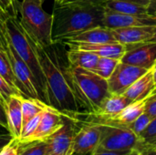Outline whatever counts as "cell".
Instances as JSON below:
<instances>
[{"instance_id":"6da1fadb","label":"cell","mask_w":156,"mask_h":155,"mask_svg":"<svg viewBox=\"0 0 156 155\" xmlns=\"http://www.w3.org/2000/svg\"><path fill=\"white\" fill-rule=\"evenodd\" d=\"M34 44L46 78L48 105L69 117L80 113V106L73 90L69 64L68 60L67 63L63 60L58 48L59 43H54L47 48L39 46L35 41Z\"/></svg>"},{"instance_id":"7a4b0ae2","label":"cell","mask_w":156,"mask_h":155,"mask_svg":"<svg viewBox=\"0 0 156 155\" xmlns=\"http://www.w3.org/2000/svg\"><path fill=\"white\" fill-rule=\"evenodd\" d=\"M105 7L85 3H55L52 16L53 43L82 31L103 26Z\"/></svg>"},{"instance_id":"3957f363","label":"cell","mask_w":156,"mask_h":155,"mask_svg":"<svg viewBox=\"0 0 156 155\" xmlns=\"http://www.w3.org/2000/svg\"><path fill=\"white\" fill-rule=\"evenodd\" d=\"M8 42L30 69L38 95V100L48 105L47 82L42 70L34 41L23 29L17 17H8L5 21Z\"/></svg>"},{"instance_id":"277c9868","label":"cell","mask_w":156,"mask_h":155,"mask_svg":"<svg viewBox=\"0 0 156 155\" xmlns=\"http://www.w3.org/2000/svg\"><path fill=\"white\" fill-rule=\"evenodd\" d=\"M73 90L80 106L86 113H95L101 102L111 93L108 80L91 70L74 68L69 65Z\"/></svg>"},{"instance_id":"5b68a950","label":"cell","mask_w":156,"mask_h":155,"mask_svg":"<svg viewBox=\"0 0 156 155\" xmlns=\"http://www.w3.org/2000/svg\"><path fill=\"white\" fill-rule=\"evenodd\" d=\"M42 3L37 0H22L19 5L20 24L25 32L39 46L47 48L53 43L52 14L42 7Z\"/></svg>"},{"instance_id":"8992f818","label":"cell","mask_w":156,"mask_h":155,"mask_svg":"<svg viewBox=\"0 0 156 155\" xmlns=\"http://www.w3.org/2000/svg\"><path fill=\"white\" fill-rule=\"evenodd\" d=\"M90 123V122H89ZM101 129V141L95 150L100 151H144L149 149L139 135L126 125L113 122H97Z\"/></svg>"},{"instance_id":"52a82bcc","label":"cell","mask_w":156,"mask_h":155,"mask_svg":"<svg viewBox=\"0 0 156 155\" xmlns=\"http://www.w3.org/2000/svg\"><path fill=\"white\" fill-rule=\"evenodd\" d=\"M6 53L11 63L17 90L20 91L24 98L38 99L35 79L30 69L9 42Z\"/></svg>"},{"instance_id":"ba28073f","label":"cell","mask_w":156,"mask_h":155,"mask_svg":"<svg viewBox=\"0 0 156 155\" xmlns=\"http://www.w3.org/2000/svg\"><path fill=\"white\" fill-rule=\"evenodd\" d=\"M147 71L148 70L145 69L120 61L111 77L108 79L110 93L119 95L123 94L131 85Z\"/></svg>"},{"instance_id":"9c48e42d","label":"cell","mask_w":156,"mask_h":155,"mask_svg":"<svg viewBox=\"0 0 156 155\" xmlns=\"http://www.w3.org/2000/svg\"><path fill=\"white\" fill-rule=\"evenodd\" d=\"M77 124L78 122L73 118L65 115L63 126L46 140L48 146V155H69L72 153V143L78 130Z\"/></svg>"},{"instance_id":"30bf717a","label":"cell","mask_w":156,"mask_h":155,"mask_svg":"<svg viewBox=\"0 0 156 155\" xmlns=\"http://www.w3.org/2000/svg\"><path fill=\"white\" fill-rule=\"evenodd\" d=\"M101 141V129L98 124L82 122L78 128L73 143L72 155H90L95 152Z\"/></svg>"},{"instance_id":"8fae6325","label":"cell","mask_w":156,"mask_h":155,"mask_svg":"<svg viewBox=\"0 0 156 155\" xmlns=\"http://www.w3.org/2000/svg\"><path fill=\"white\" fill-rule=\"evenodd\" d=\"M121 61L147 70L154 69L156 62V43L146 42L126 47V52Z\"/></svg>"},{"instance_id":"7c38bea8","label":"cell","mask_w":156,"mask_h":155,"mask_svg":"<svg viewBox=\"0 0 156 155\" xmlns=\"http://www.w3.org/2000/svg\"><path fill=\"white\" fill-rule=\"evenodd\" d=\"M103 26L111 29L139 26H156V16H150L148 14H120L105 9Z\"/></svg>"},{"instance_id":"4fadbf2b","label":"cell","mask_w":156,"mask_h":155,"mask_svg":"<svg viewBox=\"0 0 156 155\" xmlns=\"http://www.w3.org/2000/svg\"><path fill=\"white\" fill-rule=\"evenodd\" d=\"M64 122L65 115L54 108L48 106L47 109L42 112L37 128L28 142L47 140L58 130H59L63 126Z\"/></svg>"},{"instance_id":"5bb4252c","label":"cell","mask_w":156,"mask_h":155,"mask_svg":"<svg viewBox=\"0 0 156 155\" xmlns=\"http://www.w3.org/2000/svg\"><path fill=\"white\" fill-rule=\"evenodd\" d=\"M117 42L131 47L149 42L156 33V26H139L112 29Z\"/></svg>"},{"instance_id":"9a60e30c","label":"cell","mask_w":156,"mask_h":155,"mask_svg":"<svg viewBox=\"0 0 156 155\" xmlns=\"http://www.w3.org/2000/svg\"><path fill=\"white\" fill-rule=\"evenodd\" d=\"M112 42H117V40L113 36L112 29L101 26L70 36L59 43L63 45H67V44H102V43H112Z\"/></svg>"},{"instance_id":"2e32d148","label":"cell","mask_w":156,"mask_h":155,"mask_svg":"<svg viewBox=\"0 0 156 155\" xmlns=\"http://www.w3.org/2000/svg\"><path fill=\"white\" fill-rule=\"evenodd\" d=\"M22 96H11L5 105V115L7 120V131L12 138L19 140L23 128V116H22Z\"/></svg>"},{"instance_id":"e0dca14e","label":"cell","mask_w":156,"mask_h":155,"mask_svg":"<svg viewBox=\"0 0 156 155\" xmlns=\"http://www.w3.org/2000/svg\"><path fill=\"white\" fill-rule=\"evenodd\" d=\"M65 46L71 48L90 51L100 58H112L120 60L126 52V47L119 42L102 44H67Z\"/></svg>"},{"instance_id":"ac0fdd59","label":"cell","mask_w":156,"mask_h":155,"mask_svg":"<svg viewBox=\"0 0 156 155\" xmlns=\"http://www.w3.org/2000/svg\"><path fill=\"white\" fill-rule=\"evenodd\" d=\"M155 88L156 84L154 79L152 69L144 74L141 78H139L133 85H131L123 93V95L133 101L142 100L146 99L154 90Z\"/></svg>"},{"instance_id":"d6986e66","label":"cell","mask_w":156,"mask_h":155,"mask_svg":"<svg viewBox=\"0 0 156 155\" xmlns=\"http://www.w3.org/2000/svg\"><path fill=\"white\" fill-rule=\"evenodd\" d=\"M66 58L71 67L92 70L100 57L90 51L69 48V49L66 51Z\"/></svg>"},{"instance_id":"ffe728a7","label":"cell","mask_w":156,"mask_h":155,"mask_svg":"<svg viewBox=\"0 0 156 155\" xmlns=\"http://www.w3.org/2000/svg\"><path fill=\"white\" fill-rule=\"evenodd\" d=\"M145 102H146V99L142 100L133 101L127 107H125L119 114H117L115 117H113L110 120H107V121L90 122V123L113 122V123H118V124H122V125H128V124L132 123L133 121H135L141 114H143L144 112Z\"/></svg>"},{"instance_id":"44dd1931","label":"cell","mask_w":156,"mask_h":155,"mask_svg":"<svg viewBox=\"0 0 156 155\" xmlns=\"http://www.w3.org/2000/svg\"><path fill=\"white\" fill-rule=\"evenodd\" d=\"M104 7L107 10L127 15H143L147 14L145 6L125 1V0H108L104 4Z\"/></svg>"},{"instance_id":"7402d4cb","label":"cell","mask_w":156,"mask_h":155,"mask_svg":"<svg viewBox=\"0 0 156 155\" xmlns=\"http://www.w3.org/2000/svg\"><path fill=\"white\" fill-rule=\"evenodd\" d=\"M46 103L41 101L38 99L32 98H22L21 107H22V116H23V125L26 124L32 118L37 114L44 111L47 107Z\"/></svg>"},{"instance_id":"603a6c76","label":"cell","mask_w":156,"mask_h":155,"mask_svg":"<svg viewBox=\"0 0 156 155\" xmlns=\"http://www.w3.org/2000/svg\"><path fill=\"white\" fill-rule=\"evenodd\" d=\"M47 141H34L28 143L19 142L18 155H48Z\"/></svg>"},{"instance_id":"cb8c5ba5","label":"cell","mask_w":156,"mask_h":155,"mask_svg":"<svg viewBox=\"0 0 156 155\" xmlns=\"http://www.w3.org/2000/svg\"><path fill=\"white\" fill-rule=\"evenodd\" d=\"M120 61V59L112 58H99L95 68L91 71L108 80Z\"/></svg>"},{"instance_id":"d4e9b609","label":"cell","mask_w":156,"mask_h":155,"mask_svg":"<svg viewBox=\"0 0 156 155\" xmlns=\"http://www.w3.org/2000/svg\"><path fill=\"white\" fill-rule=\"evenodd\" d=\"M0 75L5 79V81L10 86L17 89L7 53L1 49H0Z\"/></svg>"},{"instance_id":"484cf974","label":"cell","mask_w":156,"mask_h":155,"mask_svg":"<svg viewBox=\"0 0 156 155\" xmlns=\"http://www.w3.org/2000/svg\"><path fill=\"white\" fill-rule=\"evenodd\" d=\"M19 5L16 0H0V17L4 21L8 17H17Z\"/></svg>"},{"instance_id":"4316f807","label":"cell","mask_w":156,"mask_h":155,"mask_svg":"<svg viewBox=\"0 0 156 155\" xmlns=\"http://www.w3.org/2000/svg\"><path fill=\"white\" fill-rule=\"evenodd\" d=\"M139 136L149 149H156V117Z\"/></svg>"},{"instance_id":"83f0119b","label":"cell","mask_w":156,"mask_h":155,"mask_svg":"<svg viewBox=\"0 0 156 155\" xmlns=\"http://www.w3.org/2000/svg\"><path fill=\"white\" fill-rule=\"evenodd\" d=\"M13 95L22 96V94L20 93V91L17 89L10 86L5 81V79L0 75V102L4 105V107H5L6 101L8 100V99Z\"/></svg>"},{"instance_id":"f1b7e54d","label":"cell","mask_w":156,"mask_h":155,"mask_svg":"<svg viewBox=\"0 0 156 155\" xmlns=\"http://www.w3.org/2000/svg\"><path fill=\"white\" fill-rule=\"evenodd\" d=\"M152 120L153 119L146 112H144L135 121H133L132 123H130L126 126L130 130H132L134 133H136L137 135H140L146 129V127L149 125V123L152 122Z\"/></svg>"},{"instance_id":"f546056e","label":"cell","mask_w":156,"mask_h":155,"mask_svg":"<svg viewBox=\"0 0 156 155\" xmlns=\"http://www.w3.org/2000/svg\"><path fill=\"white\" fill-rule=\"evenodd\" d=\"M144 112H146L152 119L156 117V88L146 98Z\"/></svg>"},{"instance_id":"4dcf8cb0","label":"cell","mask_w":156,"mask_h":155,"mask_svg":"<svg viewBox=\"0 0 156 155\" xmlns=\"http://www.w3.org/2000/svg\"><path fill=\"white\" fill-rule=\"evenodd\" d=\"M18 147L19 141L13 138L0 150V155H18Z\"/></svg>"},{"instance_id":"1f68e13d","label":"cell","mask_w":156,"mask_h":155,"mask_svg":"<svg viewBox=\"0 0 156 155\" xmlns=\"http://www.w3.org/2000/svg\"><path fill=\"white\" fill-rule=\"evenodd\" d=\"M8 47V39L6 36V29L5 22L0 19V49L6 52Z\"/></svg>"},{"instance_id":"d6a6232c","label":"cell","mask_w":156,"mask_h":155,"mask_svg":"<svg viewBox=\"0 0 156 155\" xmlns=\"http://www.w3.org/2000/svg\"><path fill=\"white\" fill-rule=\"evenodd\" d=\"M108 0H62L60 3H70V2H76V3H85V4H92V5H104V4Z\"/></svg>"},{"instance_id":"836d02e7","label":"cell","mask_w":156,"mask_h":155,"mask_svg":"<svg viewBox=\"0 0 156 155\" xmlns=\"http://www.w3.org/2000/svg\"><path fill=\"white\" fill-rule=\"evenodd\" d=\"M0 126L3 127L4 129L7 130V120H6V115H5V110L4 105L0 102Z\"/></svg>"},{"instance_id":"e575fe53","label":"cell","mask_w":156,"mask_h":155,"mask_svg":"<svg viewBox=\"0 0 156 155\" xmlns=\"http://www.w3.org/2000/svg\"><path fill=\"white\" fill-rule=\"evenodd\" d=\"M132 151V150H131ZM130 151H100V152H94L90 155H127Z\"/></svg>"},{"instance_id":"d590c367","label":"cell","mask_w":156,"mask_h":155,"mask_svg":"<svg viewBox=\"0 0 156 155\" xmlns=\"http://www.w3.org/2000/svg\"><path fill=\"white\" fill-rule=\"evenodd\" d=\"M147 14L150 16H155L156 15V0H149L148 5L146 7Z\"/></svg>"},{"instance_id":"8d00e7d4","label":"cell","mask_w":156,"mask_h":155,"mask_svg":"<svg viewBox=\"0 0 156 155\" xmlns=\"http://www.w3.org/2000/svg\"><path fill=\"white\" fill-rule=\"evenodd\" d=\"M13 138L10 134H0V150L5 145H6Z\"/></svg>"},{"instance_id":"74e56055","label":"cell","mask_w":156,"mask_h":155,"mask_svg":"<svg viewBox=\"0 0 156 155\" xmlns=\"http://www.w3.org/2000/svg\"><path fill=\"white\" fill-rule=\"evenodd\" d=\"M125 1H129V2H132L140 5H143V6H145V7H147L148 3H149V0H125Z\"/></svg>"},{"instance_id":"f35d334b","label":"cell","mask_w":156,"mask_h":155,"mask_svg":"<svg viewBox=\"0 0 156 155\" xmlns=\"http://www.w3.org/2000/svg\"><path fill=\"white\" fill-rule=\"evenodd\" d=\"M140 155H156V149H146L142 151Z\"/></svg>"},{"instance_id":"ab89813d","label":"cell","mask_w":156,"mask_h":155,"mask_svg":"<svg viewBox=\"0 0 156 155\" xmlns=\"http://www.w3.org/2000/svg\"><path fill=\"white\" fill-rule=\"evenodd\" d=\"M140 154H141V151L134 149V150L130 151V152H129V153H128L127 155H140Z\"/></svg>"},{"instance_id":"60d3db41","label":"cell","mask_w":156,"mask_h":155,"mask_svg":"<svg viewBox=\"0 0 156 155\" xmlns=\"http://www.w3.org/2000/svg\"><path fill=\"white\" fill-rule=\"evenodd\" d=\"M153 75H154V82L156 84V67L153 69Z\"/></svg>"},{"instance_id":"b9f144b4","label":"cell","mask_w":156,"mask_h":155,"mask_svg":"<svg viewBox=\"0 0 156 155\" xmlns=\"http://www.w3.org/2000/svg\"><path fill=\"white\" fill-rule=\"evenodd\" d=\"M149 42H155L156 43V33L154 34V36L151 38V40H150Z\"/></svg>"},{"instance_id":"7bdbcfd3","label":"cell","mask_w":156,"mask_h":155,"mask_svg":"<svg viewBox=\"0 0 156 155\" xmlns=\"http://www.w3.org/2000/svg\"><path fill=\"white\" fill-rule=\"evenodd\" d=\"M54 2L55 3H60V2H62V0H54Z\"/></svg>"},{"instance_id":"ee69618b","label":"cell","mask_w":156,"mask_h":155,"mask_svg":"<svg viewBox=\"0 0 156 155\" xmlns=\"http://www.w3.org/2000/svg\"><path fill=\"white\" fill-rule=\"evenodd\" d=\"M37 1H38V2H40V3H42V4H43L46 0H37Z\"/></svg>"},{"instance_id":"f6af8a7d","label":"cell","mask_w":156,"mask_h":155,"mask_svg":"<svg viewBox=\"0 0 156 155\" xmlns=\"http://www.w3.org/2000/svg\"><path fill=\"white\" fill-rule=\"evenodd\" d=\"M0 19H1V20H2V21H4V20H3V19H2V18H1V17H0ZM4 22H5V21H4Z\"/></svg>"},{"instance_id":"bcb514c9","label":"cell","mask_w":156,"mask_h":155,"mask_svg":"<svg viewBox=\"0 0 156 155\" xmlns=\"http://www.w3.org/2000/svg\"><path fill=\"white\" fill-rule=\"evenodd\" d=\"M154 67H156V62H155V65H154Z\"/></svg>"},{"instance_id":"7dc6e473","label":"cell","mask_w":156,"mask_h":155,"mask_svg":"<svg viewBox=\"0 0 156 155\" xmlns=\"http://www.w3.org/2000/svg\"><path fill=\"white\" fill-rule=\"evenodd\" d=\"M69 155H72V153H70V154H69Z\"/></svg>"},{"instance_id":"c3c4849f","label":"cell","mask_w":156,"mask_h":155,"mask_svg":"<svg viewBox=\"0 0 156 155\" xmlns=\"http://www.w3.org/2000/svg\"><path fill=\"white\" fill-rule=\"evenodd\" d=\"M155 16H156V15H155Z\"/></svg>"}]
</instances>
